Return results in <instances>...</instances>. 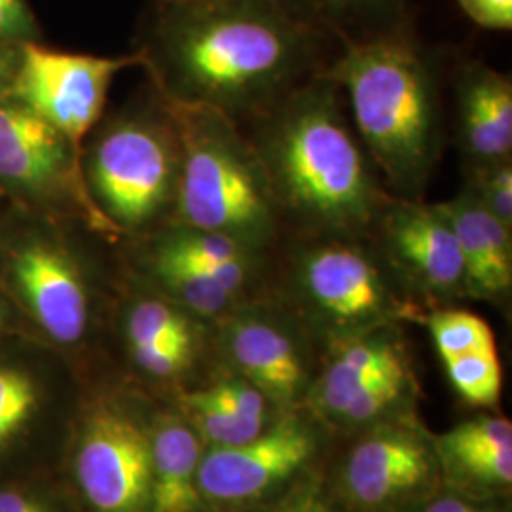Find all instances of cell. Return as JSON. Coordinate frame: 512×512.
I'll return each mask as SVG.
<instances>
[{"instance_id": "cell-1", "label": "cell", "mask_w": 512, "mask_h": 512, "mask_svg": "<svg viewBox=\"0 0 512 512\" xmlns=\"http://www.w3.org/2000/svg\"><path fill=\"white\" fill-rule=\"evenodd\" d=\"M329 42L279 0H162L141 54L164 99L245 128L329 65Z\"/></svg>"}, {"instance_id": "cell-2", "label": "cell", "mask_w": 512, "mask_h": 512, "mask_svg": "<svg viewBox=\"0 0 512 512\" xmlns=\"http://www.w3.org/2000/svg\"><path fill=\"white\" fill-rule=\"evenodd\" d=\"M243 129L264 165L287 236H370L391 194L325 69Z\"/></svg>"}, {"instance_id": "cell-3", "label": "cell", "mask_w": 512, "mask_h": 512, "mask_svg": "<svg viewBox=\"0 0 512 512\" xmlns=\"http://www.w3.org/2000/svg\"><path fill=\"white\" fill-rule=\"evenodd\" d=\"M325 74L387 194L421 202L440 158V105L431 55L412 25L340 44Z\"/></svg>"}, {"instance_id": "cell-4", "label": "cell", "mask_w": 512, "mask_h": 512, "mask_svg": "<svg viewBox=\"0 0 512 512\" xmlns=\"http://www.w3.org/2000/svg\"><path fill=\"white\" fill-rule=\"evenodd\" d=\"M277 296L321 349L427 311L387 266L370 236L289 234L274 255Z\"/></svg>"}, {"instance_id": "cell-5", "label": "cell", "mask_w": 512, "mask_h": 512, "mask_svg": "<svg viewBox=\"0 0 512 512\" xmlns=\"http://www.w3.org/2000/svg\"><path fill=\"white\" fill-rule=\"evenodd\" d=\"M164 101L181 137V175L171 222L275 253L287 232L245 129L217 110Z\"/></svg>"}, {"instance_id": "cell-6", "label": "cell", "mask_w": 512, "mask_h": 512, "mask_svg": "<svg viewBox=\"0 0 512 512\" xmlns=\"http://www.w3.org/2000/svg\"><path fill=\"white\" fill-rule=\"evenodd\" d=\"M93 203L118 232L141 238L173 219L181 137L162 95L154 107L109 120L82 154Z\"/></svg>"}, {"instance_id": "cell-7", "label": "cell", "mask_w": 512, "mask_h": 512, "mask_svg": "<svg viewBox=\"0 0 512 512\" xmlns=\"http://www.w3.org/2000/svg\"><path fill=\"white\" fill-rule=\"evenodd\" d=\"M418 391L401 323L351 336L321 353L306 401L313 416L344 429L404 420Z\"/></svg>"}, {"instance_id": "cell-8", "label": "cell", "mask_w": 512, "mask_h": 512, "mask_svg": "<svg viewBox=\"0 0 512 512\" xmlns=\"http://www.w3.org/2000/svg\"><path fill=\"white\" fill-rule=\"evenodd\" d=\"M213 357L255 385L279 412H289L306 401L321 349L293 311L270 294L213 325Z\"/></svg>"}, {"instance_id": "cell-9", "label": "cell", "mask_w": 512, "mask_h": 512, "mask_svg": "<svg viewBox=\"0 0 512 512\" xmlns=\"http://www.w3.org/2000/svg\"><path fill=\"white\" fill-rule=\"evenodd\" d=\"M340 461L336 494L355 512H404L439 492L433 439L404 420L363 429Z\"/></svg>"}, {"instance_id": "cell-10", "label": "cell", "mask_w": 512, "mask_h": 512, "mask_svg": "<svg viewBox=\"0 0 512 512\" xmlns=\"http://www.w3.org/2000/svg\"><path fill=\"white\" fill-rule=\"evenodd\" d=\"M321 450V431L306 416L281 412L258 437L236 446H207L198 488L205 509L260 505L308 475Z\"/></svg>"}, {"instance_id": "cell-11", "label": "cell", "mask_w": 512, "mask_h": 512, "mask_svg": "<svg viewBox=\"0 0 512 512\" xmlns=\"http://www.w3.org/2000/svg\"><path fill=\"white\" fill-rule=\"evenodd\" d=\"M0 184L33 202L65 205L105 238L118 232L93 203L82 150L14 97H0Z\"/></svg>"}, {"instance_id": "cell-12", "label": "cell", "mask_w": 512, "mask_h": 512, "mask_svg": "<svg viewBox=\"0 0 512 512\" xmlns=\"http://www.w3.org/2000/svg\"><path fill=\"white\" fill-rule=\"evenodd\" d=\"M143 63L141 52L101 57L52 50L35 40L25 42L19 46L10 97L37 112L82 150L86 135L103 116L114 78Z\"/></svg>"}, {"instance_id": "cell-13", "label": "cell", "mask_w": 512, "mask_h": 512, "mask_svg": "<svg viewBox=\"0 0 512 512\" xmlns=\"http://www.w3.org/2000/svg\"><path fill=\"white\" fill-rule=\"evenodd\" d=\"M370 238L423 310L448 308L469 298L458 241L437 203L389 196Z\"/></svg>"}, {"instance_id": "cell-14", "label": "cell", "mask_w": 512, "mask_h": 512, "mask_svg": "<svg viewBox=\"0 0 512 512\" xmlns=\"http://www.w3.org/2000/svg\"><path fill=\"white\" fill-rule=\"evenodd\" d=\"M76 484L95 512H148L150 431L124 408L95 406L74 454Z\"/></svg>"}, {"instance_id": "cell-15", "label": "cell", "mask_w": 512, "mask_h": 512, "mask_svg": "<svg viewBox=\"0 0 512 512\" xmlns=\"http://www.w3.org/2000/svg\"><path fill=\"white\" fill-rule=\"evenodd\" d=\"M10 275L25 308L54 342L74 346L84 340L92 323V296L67 249L27 241L12 253Z\"/></svg>"}, {"instance_id": "cell-16", "label": "cell", "mask_w": 512, "mask_h": 512, "mask_svg": "<svg viewBox=\"0 0 512 512\" xmlns=\"http://www.w3.org/2000/svg\"><path fill=\"white\" fill-rule=\"evenodd\" d=\"M135 239H139L137 255L160 258L207 275L241 302L272 294L275 253L179 222H167Z\"/></svg>"}, {"instance_id": "cell-17", "label": "cell", "mask_w": 512, "mask_h": 512, "mask_svg": "<svg viewBox=\"0 0 512 512\" xmlns=\"http://www.w3.org/2000/svg\"><path fill=\"white\" fill-rule=\"evenodd\" d=\"M458 145L463 171L512 160V80L488 63L469 61L456 76Z\"/></svg>"}, {"instance_id": "cell-18", "label": "cell", "mask_w": 512, "mask_h": 512, "mask_svg": "<svg viewBox=\"0 0 512 512\" xmlns=\"http://www.w3.org/2000/svg\"><path fill=\"white\" fill-rule=\"evenodd\" d=\"M435 442L442 482L450 490L486 499L512 486V423L505 416H476Z\"/></svg>"}, {"instance_id": "cell-19", "label": "cell", "mask_w": 512, "mask_h": 512, "mask_svg": "<svg viewBox=\"0 0 512 512\" xmlns=\"http://www.w3.org/2000/svg\"><path fill=\"white\" fill-rule=\"evenodd\" d=\"M437 207L458 241L469 298L505 304L512 291L511 228L494 217L465 186L454 198L437 202Z\"/></svg>"}, {"instance_id": "cell-20", "label": "cell", "mask_w": 512, "mask_h": 512, "mask_svg": "<svg viewBox=\"0 0 512 512\" xmlns=\"http://www.w3.org/2000/svg\"><path fill=\"white\" fill-rule=\"evenodd\" d=\"M205 444L183 414H164L150 431L148 512L205 509L198 471Z\"/></svg>"}, {"instance_id": "cell-21", "label": "cell", "mask_w": 512, "mask_h": 512, "mask_svg": "<svg viewBox=\"0 0 512 512\" xmlns=\"http://www.w3.org/2000/svg\"><path fill=\"white\" fill-rule=\"evenodd\" d=\"M300 23L332 42H359L410 23L414 0H279Z\"/></svg>"}, {"instance_id": "cell-22", "label": "cell", "mask_w": 512, "mask_h": 512, "mask_svg": "<svg viewBox=\"0 0 512 512\" xmlns=\"http://www.w3.org/2000/svg\"><path fill=\"white\" fill-rule=\"evenodd\" d=\"M442 361L465 353L495 348L490 325L475 313L459 308H437L421 317Z\"/></svg>"}, {"instance_id": "cell-23", "label": "cell", "mask_w": 512, "mask_h": 512, "mask_svg": "<svg viewBox=\"0 0 512 512\" xmlns=\"http://www.w3.org/2000/svg\"><path fill=\"white\" fill-rule=\"evenodd\" d=\"M442 363L450 384L465 403L486 408L499 403L503 389V370L497 349L465 353Z\"/></svg>"}, {"instance_id": "cell-24", "label": "cell", "mask_w": 512, "mask_h": 512, "mask_svg": "<svg viewBox=\"0 0 512 512\" xmlns=\"http://www.w3.org/2000/svg\"><path fill=\"white\" fill-rule=\"evenodd\" d=\"M37 403L33 378L18 368L0 366V450L23 429Z\"/></svg>"}, {"instance_id": "cell-25", "label": "cell", "mask_w": 512, "mask_h": 512, "mask_svg": "<svg viewBox=\"0 0 512 512\" xmlns=\"http://www.w3.org/2000/svg\"><path fill=\"white\" fill-rule=\"evenodd\" d=\"M463 186L512 230V160L463 171Z\"/></svg>"}, {"instance_id": "cell-26", "label": "cell", "mask_w": 512, "mask_h": 512, "mask_svg": "<svg viewBox=\"0 0 512 512\" xmlns=\"http://www.w3.org/2000/svg\"><path fill=\"white\" fill-rule=\"evenodd\" d=\"M260 512H338V509L323 484L313 476L304 475L298 478V484L283 490Z\"/></svg>"}, {"instance_id": "cell-27", "label": "cell", "mask_w": 512, "mask_h": 512, "mask_svg": "<svg viewBox=\"0 0 512 512\" xmlns=\"http://www.w3.org/2000/svg\"><path fill=\"white\" fill-rule=\"evenodd\" d=\"M37 37V19L27 0H0V46H21Z\"/></svg>"}, {"instance_id": "cell-28", "label": "cell", "mask_w": 512, "mask_h": 512, "mask_svg": "<svg viewBox=\"0 0 512 512\" xmlns=\"http://www.w3.org/2000/svg\"><path fill=\"white\" fill-rule=\"evenodd\" d=\"M456 4L467 18L482 29H512V0H456Z\"/></svg>"}, {"instance_id": "cell-29", "label": "cell", "mask_w": 512, "mask_h": 512, "mask_svg": "<svg viewBox=\"0 0 512 512\" xmlns=\"http://www.w3.org/2000/svg\"><path fill=\"white\" fill-rule=\"evenodd\" d=\"M414 512H503L486 499H476L469 495L458 494L454 490L437 492L425 499Z\"/></svg>"}, {"instance_id": "cell-30", "label": "cell", "mask_w": 512, "mask_h": 512, "mask_svg": "<svg viewBox=\"0 0 512 512\" xmlns=\"http://www.w3.org/2000/svg\"><path fill=\"white\" fill-rule=\"evenodd\" d=\"M0 512H52L38 499L19 490H0Z\"/></svg>"}, {"instance_id": "cell-31", "label": "cell", "mask_w": 512, "mask_h": 512, "mask_svg": "<svg viewBox=\"0 0 512 512\" xmlns=\"http://www.w3.org/2000/svg\"><path fill=\"white\" fill-rule=\"evenodd\" d=\"M18 57L19 46H0V97L10 95Z\"/></svg>"}, {"instance_id": "cell-32", "label": "cell", "mask_w": 512, "mask_h": 512, "mask_svg": "<svg viewBox=\"0 0 512 512\" xmlns=\"http://www.w3.org/2000/svg\"><path fill=\"white\" fill-rule=\"evenodd\" d=\"M0 321H2V310H0Z\"/></svg>"}, {"instance_id": "cell-33", "label": "cell", "mask_w": 512, "mask_h": 512, "mask_svg": "<svg viewBox=\"0 0 512 512\" xmlns=\"http://www.w3.org/2000/svg\"><path fill=\"white\" fill-rule=\"evenodd\" d=\"M0 323H2V321H0Z\"/></svg>"}]
</instances>
